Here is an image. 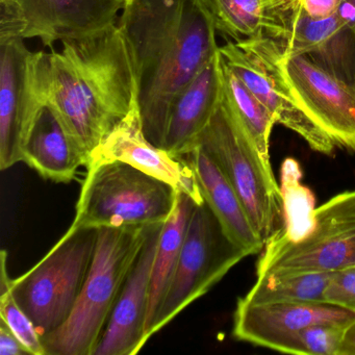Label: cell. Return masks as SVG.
<instances>
[{"label": "cell", "instance_id": "obj_1", "mask_svg": "<svg viewBox=\"0 0 355 355\" xmlns=\"http://www.w3.org/2000/svg\"><path fill=\"white\" fill-rule=\"evenodd\" d=\"M130 55L143 130L164 148L170 107L219 53L200 0H126L117 22Z\"/></svg>", "mask_w": 355, "mask_h": 355}, {"label": "cell", "instance_id": "obj_2", "mask_svg": "<svg viewBox=\"0 0 355 355\" xmlns=\"http://www.w3.org/2000/svg\"><path fill=\"white\" fill-rule=\"evenodd\" d=\"M62 43L59 53L45 55L47 97L89 163L93 150L138 103L136 80L118 24Z\"/></svg>", "mask_w": 355, "mask_h": 355}, {"label": "cell", "instance_id": "obj_3", "mask_svg": "<svg viewBox=\"0 0 355 355\" xmlns=\"http://www.w3.org/2000/svg\"><path fill=\"white\" fill-rule=\"evenodd\" d=\"M151 226L98 228L92 265L71 315L43 338L46 355H93Z\"/></svg>", "mask_w": 355, "mask_h": 355}, {"label": "cell", "instance_id": "obj_4", "mask_svg": "<svg viewBox=\"0 0 355 355\" xmlns=\"http://www.w3.org/2000/svg\"><path fill=\"white\" fill-rule=\"evenodd\" d=\"M198 145L227 178L265 245L282 232L284 198L271 162L261 157L230 105L224 88L221 101L201 134Z\"/></svg>", "mask_w": 355, "mask_h": 355}, {"label": "cell", "instance_id": "obj_5", "mask_svg": "<svg viewBox=\"0 0 355 355\" xmlns=\"http://www.w3.org/2000/svg\"><path fill=\"white\" fill-rule=\"evenodd\" d=\"M83 182L74 227H140L165 223L178 191L123 162L93 164Z\"/></svg>", "mask_w": 355, "mask_h": 355}, {"label": "cell", "instance_id": "obj_6", "mask_svg": "<svg viewBox=\"0 0 355 355\" xmlns=\"http://www.w3.org/2000/svg\"><path fill=\"white\" fill-rule=\"evenodd\" d=\"M97 236L98 228L70 226L32 269L12 279L16 301L42 338L71 315L92 265Z\"/></svg>", "mask_w": 355, "mask_h": 355}, {"label": "cell", "instance_id": "obj_7", "mask_svg": "<svg viewBox=\"0 0 355 355\" xmlns=\"http://www.w3.org/2000/svg\"><path fill=\"white\" fill-rule=\"evenodd\" d=\"M355 263V191L340 193L315 211L309 234L296 241L279 234L265 245L261 274L331 272Z\"/></svg>", "mask_w": 355, "mask_h": 355}, {"label": "cell", "instance_id": "obj_8", "mask_svg": "<svg viewBox=\"0 0 355 355\" xmlns=\"http://www.w3.org/2000/svg\"><path fill=\"white\" fill-rule=\"evenodd\" d=\"M249 255L248 251L228 238L207 203L195 205L173 282L151 328L150 336L207 294Z\"/></svg>", "mask_w": 355, "mask_h": 355}, {"label": "cell", "instance_id": "obj_9", "mask_svg": "<svg viewBox=\"0 0 355 355\" xmlns=\"http://www.w3.org/2000/svg\"><path fill=\"white\" fill-rule=\"evenodd\" d=\"M230 69L267 107L276 123L293 130L313 150L331 155L336 144L309 117L280 67L279 49L261 35L248 40L228 41L219 49Z\"/></svg>", "mask_w": 355, "mask_h": 355}, {"label": "cell", "instance_id": "obj_10", "mask_svg": "<svg viewBox=\"0 0 355 355\" xmlns=\"http://www.w3.org/2000/svg\"><path fill=\"white\" fill-rule=\"evenodd\" d=\"M24 39L0 40V169L22 162L35 119L47 99L45 55Z\"/></svg>", "mask_w": 355, "mask_h": 355}, {"label": "cell", "instance_id": "obj_11", "mask_svg": "<svg viewBox=\"0 0 355 355\" xmlns=\"http://www.w3.org/2000/svg\"><path fill=\"white\" fill-rule=\"evenodd\" d=\"M261 35L280 51L302 55L355 87V30L338 14L324 19L307 15L296 0H269Z\"/></svg>", "mask_w": 355, "mask_h": 355}, {"label": "cell", "instance_id": "obj_12", "mask_svg": "<svg viewBox=\"0 0 355 355\" xmlns=\"http://www.w3.org/2000/svg\"><path fill=\"white\" fill-rule=\"evenodd\" d=\"M126 0H0V40L88 38L117 24Z\"/></svg>", "mask_w": 355, "mask_h": 355}, {"label": "cell", "instance_id": "obj_13", "mask_svg": "<svg viewBox=\"0 0 355 355\" xmlns=\"http://www.w3.org/2000/svg\"><path fill=\"white\" fill-rule=\"evenodd\" d=\"M279 62L286 80L309 117L336 146L355 150V87L305 55L279 49Z\"/></svg>", "mask_w": 355, "mask_h": 355}, {"label": "cell", "instance_id": "obj_14", "mask_svg": "<svg viewBox=\"0 0 355 355\" xmlns=\"http://www.w3.org/2000/svg\"><path fill=\"white\" fill-rule=\"evenodd\" d=\"M112 161L123 162L167 182L178 192L192 197L197 205L205 202L190 164L184 159L172 157L167 150L155 146L146 138L138 103L93 150L88 166Z\"/></svg>", "mask_w": 355, "mask_h": 355}, {"label": "cell", "instance_id": "obj_15", "mask_svg": "<svg viewBox=\"0 0 355 355\" xmlns=\"http://www.w3.org/2000/svg\"><path fill=\"white\" fill-rule=\"evenodd\" d=\"M163 225L149 230L93 355H135L146 344L151 271Z\"/></svg>", "mask_w": 355, "mask_h": 355}, {"label": "cell", "instance_id": "obj_16", "mask_svg": "<svg viewBox=\"0 0 355 355\" xmlns=\"http://www.w3.org/2000/svg\"><path fill=\"white\" fill-rule=\"evenodd\" d=\"M355 320V313L327 303L252 304L239 299L232 334L236 340L278 351L293 334L325 322Z\"/></svg>", "mask_w": 355, "mask_h": 355}, {"label": "cell", "instance_id": "obj_17", "mask_svg": "<svg viewBox=\"0 0 355 355\" xmlns=\"http://www.w3.org/2000/svg\"><path fill=\"white\" fill-rule=\"evenodd\" d=\"M223 94L219 53L178 95L170 107L164 149L176 159L192 153Z\"/></svg>", "mask_w": 355, "mask_h": 355}, {"label": "cell", "instance_id": "obj_18", "mask_svg": "<svg viewBox=\"0 0 355 355\" xmlns=\"http://www.w3.org/2000/svg\"><path fill=\"white\" fill-rule=\"evenodd\" d=\"M22 162L41 178L53 182H72L88 159L47 97L24 147Z\"/></svg>", "mask_w": 355, "mask_h": 355}, {"label": "cell", "instance_id": "obj_19", "mask_svg": "<svg viewBox=\"0 0 355 355\" xmlns=\"http://www.w3.org/2000/svg\"><path fill=\"white\" fill-rule=\"evenodd\" d=\"M182 159L190 164L203 200L228 238L250 255L261 252L265 248V243L257 234L240 197L209 153L198 145Z\"/></svg>", "mask_w": 355, "mask_h": 355}, {"label": "cell", "instance_id": "obj_20", "mask_svg": "<svg viewBox=\"0 0 355 355\" xmlns=\"http://www.w3.org/2000/svg\"><path fill=\"white\" fill-rule=\"evenodd\" d=\"M196 205L192 197L178 192L175 207L162 228L151 271L150 297L145 328L146 340L151 338V328L173 282L187 230Z\"/></svg>", "mask_w": 355, "mask_h": 355}, {"label": "cell", "instance_id": "obj_21", "mask_svg": "<svg viewBox=\"0 0 355 355\" xmlns=\"http://www.w3.org/2000/svg\"><path fill=\"white\" fill-rule=\"evenodd\" d=\"M332 273V272H331ZM331 273H270L257 275V282L243 297L252 304L270 303H325L324 291Z\"/></svg>", "mask_w": 355, "mask_h": 355}, {"label": "cell", "instance_id": "obj_22", "mask_svg": "<svg viewBox=\"0 0 355 355\" xmlns=\"http://www.w3.org/2000/svg\"><path fill=\"white\" fill-rule=\"evenodd\" d=\"M222 76L226 97L234 113L246 128L249 136L266 161H270V137L276 124L267 107L247 88L246 85L230 69L222 59Z\"/></svg>", "mask_w": 355, "mask_h": 355}, {"label": "cell", "instance_id": "obj_23", "mask_svg": "<svg viewBox=\"0 0 355 355\" xmlns=\"http://www.w3.org/2000/svg\"><path fill=\"white\" fill-rule=\"evenodd\" d=\"M302 171L296 159H284L282 166V190L284 227L280 234L291 241L309 234L315 222V197L301 182Z\"/></svg>", "mask_w": 355, "mask_h": 355}, {"label": "cell", "instance_id": "obj_24", "mask_svg": "<svg viewBox=\"0 0 355 355\" xmlns=\"http://www.w3.org/2000/svg\"><path fill=\"white\" fill-rule=\"evenodd\" d=\"M216 31L234 42L263 33V13L269 0H200Z\"/></svg>", "mask_w": 355, "mask_h": 355}, {"label": "cell", "instance_id": "obj_25", "mask_svg": "<svg viewBox=\"0 0 355 355\" xmlns=\"http://www.w3.org/2000/svg\"><path fill=\"white\" fill-rule=\"evenodd\" d=\"M353 321L325 322L309 326L291 336L280 346L278 352L299 355H338L345 334Z\"/></svg>", "mask_w": 355, "mask_h": 355}, {"label": "cell", "instance_id": "obj_26", "mask_svg": "<svg viewBox=\"0 0 355 355\" xmlns=\"http://www.w3.org/2000/svg\"><path fill=\"white\" fill-rule=\"evenodd\" d=\"M0 315L30 355H46L42 336L28 313L18 304L11 288L0 293Z\"/></svg>", "mask_w": 355, "mask_h": 355}, {"label": "cell", "instance_id": "obj_27", "mask_svg": "<svg viewBox=\"0 0 355 355\" xmlns=\"http://www.w3.org/2000/svg\"><path fill=\"white\" fill-rule=\"evenodd\" d=\"M324 300L355 313V263L332 272L324 291Z\"/></svg>", "mask_w": 355, "mask_h": 355}, {"label": "cell", "instance_id": "obj_28", "mask_svg": "<svg viewBox=\"0 0 355 355\" xmlns=\"http://www.w3.org/2000/svg\"><path fill=\"white\" fill-rule=\"evenodd\" d=\"M301 9L315 19H324L338 13L340 0H296Z\"/></svg>", "mask_w": 355, "mask_h": 355}, {"label": "cell", "instance_id": "obj_29", "mask_svg": "<svg viewBox=\"0 0 355 355\" xmlns=\"http://www.w3.org/2000/svg\"><path fill=\"white\" fill-rule=\"evenodd\" d=\"M26 354L30 353L24 348L22 343L16 338L5 322H0V355Z\"/></svg>", "mask_w": 355, "mask_h": 355}, {"label": "cell", "instance_id": "obj_30", "mask_svg": "<svg viewBox=\"0 0 355 355\" xmlns=\"http://www.w3.org/2000/svg\"><path fill=\"white\" fill-rule=\"evenodd\" d=\"M336 14L345 24L355 30V0H340Z\"/></svg>", "mask_w": 355, "mask_h": 355}, {"label": "cell", "instance_id": "obj_31", "mask_svg": "<svg viewBox=\"0 0 355 355\" xmlns=\"http://www.w3.org/2000/svg\"><path fill=\"white\" fill-rule=\"evenodd\" d=\"M338 355H355V321L347 329Z\"/></svg>", "mask_w": 355, "mask_h": 355}]
</instances>
